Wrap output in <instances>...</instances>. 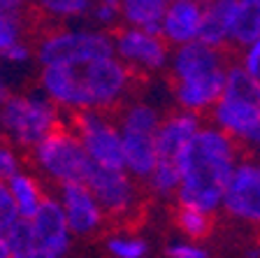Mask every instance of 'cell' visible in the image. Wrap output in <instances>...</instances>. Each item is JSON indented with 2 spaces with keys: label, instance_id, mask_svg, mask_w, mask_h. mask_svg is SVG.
<instances>
[{
  "label": "cell",
  "instance_id": "obj_1",
  "mask_svg": "<svg viewBox=\"0 0 260 258\" xmlns=\"http://www.w3.org/2000/svg\"><path fill=\"white\" fill-rule=\"evenodd\" d=\"M174 161L181 172V184L174 195L177 203L216 214L223 205L225 184L239 161L237 142L214 124L200 126Z\"/></svg>",
  "mask_w": 260,
  "mask_h": 258
},
{
  "label": "cell",
  "instance_id": "obj_2",
  "mask_svg": "<svg viewBox=\"0 0 260 258\" xmlns=\"http://www.w3.org/2000/svg\"><path fill=\"white\" fill-rule=\"evenodd\" d=\"M209 114L211 124L237 145H249L260 126V79L242 65L228 68L223 91L209 107Z\"/></svg>",
  "mask_w": 260,
  "mask_h": 258
},
{
  "label": "cell",
  "instance_id": "obj_3",
  "mask_svg": "<svg viewBox=\"0 0 260 258\" xmlns=\"http://www.w3.org/2000/svg\"><path fill=\"white\" fill-rule=\"evenodd\" d=\"M60 126V109L42 91L10 93L0 105L3 140L16 149H30Z\"/></svg>",
  "mask_w": 260,
  "mask_h": 258
},
{
  "label": "cell",
  "instance_id": "obj_4",
  "mask_svg": "<svg viewBox=\"0 0 260 258\" xmlns=\"http://www.w3.org/2000/svg\"><path fill=\"white\" fill-rule=\"evenodd\" d=\"M30 161L42 177L58 186L72 182H86L93 167L77 133L60 128V126L44 135L38 145L30 147Z\"/></svg>",
  "mask_w": 260,
  "mask_h": 258
},
{
  "label": "cell",
  "instance_id": "obj_5",
  "mask_svg": "<svg viewBox=\"0 0 260 258\" xmlns=\"http://www.w3.org/2000/svg\"><path fill=\"white\" fill-rule=\"evenodd\" d=\"M107 54H114V40L103 28H58L47 33L35 47L40 65L84 68Z\"/></svg>",
  "mask_w": 260,
  "mask_h": 258
},
{
  "label": "cell",
  "instance_id": "obj_6",
  "mask_svg": "<svg viewBox=\"0 0 260 258\" xmlns=\"http://www.w3.org/2000/svg\"><path fill=\"white\" fill-rule=\"evenodd\" d=\"M86 107L112 109L128 98L133 89V70L116 54H107L79 68Z\"/></svg>",
  "mask_w": 260,
  "mask_h": 258
},
{
  "label": "cell",
  "instance_id": "obj_7",
  "mask_svg": "<svg viewBox=\"0 0 260 258\" xmlns=\"http://www.w3.org/2000/svg\"><path fill=\"white\" fill-rule=\"evenodd\" d=\"M75 133L93 165L123 167L121 128L105 114V109H79L75 119Z\"/></svg>",
  "mask_w": 260,
  "mask_h": 258
},
{
  "label": "cell",
  "instance_id": "obj_8",
  "mask_svg": "<svg viewBox=\"0 0 260 258\" xmlns=\"http://www.w3.org/2000/svg\"><path fill=\"white\" fill-rule=\"evenodd\" d=\"M114 54L128 65L133 75H156L170 63V44L158 31L123 26L114 35Z\"/></svg>",
  "mask_w": 260,
  "mask_h": 258
},
{
  "label": "cell",
  "instance_id": "obj_9",
  "mask_svg": "<svg viewBox=\"0 0 260 258\" xmlns=\"http://www.w3.org/2000/svg\"><path fill=\"white\" fill-rule=\"evenodd\" d=\"M88 188L98 198L105 214L112 219H128L140 207V188L137 179L123 167H100L93 165L86 177Z\"/></svg>",
  "mask_w": 260,
  "mask_h": 258
},
{
  "label": "cell",
  "instance_id": "obj_10",
  "mask_svg": "<svg viewBox=\"0 0 260 258\" xmlns=\"http://www.w3.org/2000/svg\"><path fill=\"white\" fill-rule=\"evenodd\" d=\"M221 210L237 221L260 226V161H237L225 184Z\"/></svg>",
  "mask_w": 260,
  "mask_h": 258
},
{
  "label": "cell",
  "instance_id": "obj_11",
  "mask_svg": "<svg viewBox=\"0 0 260 258\" xmlns=\"http://www.w3.org/2000/svg\"><path fill=\"white\" fill-rule=\"evenodd\" d=\"M35 258H63L72 251V235L58 198H44L35 214L30 216Z\"/></svg>",
  "mask_w": 260,
  "mask_h": 258
},
{
  "label": "cell",
  "instance_id": "obj_12",
  "mask_svg": "<svg viewBox=\"0 0 260 258\" xmlns=\"http://www.w3.org/2000/svg\"><path fill=\"white\" fill-rule=\"evenodd\" d=\"M58 203L63 207L65 221H68L75 237H93L95 233L103 231L107 214L86 182L63 184L58 193Z\"/></svg>",
  "mask_w": 260,
  "mask_h": 258
},
{
  "label": "cell",
  "instance_id": "obj_13",
  "mask_svg": "<svg viewBox=\"0 0 260 258\" xmlns=\"http://www.w3.org/2000/svg\"><path fill=\"white\" fill-rule=\"evenodd\" d=\"M40 91L58 109H70V112L86 109L79 68H72V65H42V70H40Z\"/></svg>",
  "mask_w": 260,
  "mask_h": 258
},
{
  "label": "cell",
  "instance_id": "obj_14",
  "mask_svg": "<svg viewBox=\"0 0 260 258\" xmlns=\"http://www.w3.org/2000/svg\"><path fill=\"white\" fill-rule=\"evenodd\" d=\"M225 72L228 68H216L205 75L186 77V79H174L172 96L181 109H190V112H209V107L216 102L221 96L223 84H225Z\"/></svg>",
  "mask_w": 260,
  "mask_h": 258
},
{
  "label": "cell",
  "instance_id": "obj_15",
  "mask_svg": "<svg viewBox=\"0 0 260 258\" xmlns=\"http://www.w3.org/2000/svg\"><path fill=\"white\" fill-rule=\"evenodd\" d=\"M168 68L174 79H186V77L205 75L216 68H225V59L218 47H211L202 40H193V42L172 47Z\"/></svg>",
  "mask_w": 260,
  "mask_h": 258
},
{
  "label": "cell",
  "instance_id": "obj_16",
  "mask_svg": "<svg viewBox=\"0 0 260 258\" xmlns=\"http://www.w3.org/2000/svg\"><path fill=\"white\" fill-rule=\"evenodd\" d=\"M200 28H202L200 3L177 0V3H168L165 14L160 19V26H158V33L170 47H179V44L200 40Z\"/></svg>",
  "mask_w": 260,
  "mask_h": 258
},
{
  "label": "cell",
  "instance_id": "obj_17",
  "mask_svg": "<svg viewBox=\"0 0 260 258\" xmlns=\"http://www.w3.org/2000/svg\"><path fill=\"white\" fill-rule=\"evenodd\" d=\"M200 126V114L190 112V109L179 107L177 112H170L168 117H162L156 130V147L160 158H177L179 151L195 137Z\"/></svg>",
  "mask_w": 260,
  "mask_h": 258
},
{
  "label": "cell",
  "instance_id": "obj_18",
  "mask_svg": "<svg viewBox=\"0 0 260 258\" xmlns=\"http://www.w3.org/2000/svg\"><path fill=\"white\" fill-rule=\"evenodd\" d=\"M121 147H123V170L144 182L160 158L156 147V133L121 130Z\"/></svg>",
  "mask_w": 260,
  "mask_h": 258
},
{
  "label": "cell",
  "instance_id": "obj_19",
  "mask_svg": "<svg viewBox=\"0 0 260 258\" xmlns=\"http://www.w3.org/2000/svg\"><path fill=\"white\" fill-rule=\"evenodd\" d=\"M233 10H235V0H207V3H202V28H200L202 42L218 49L230 44Z\"/></svg>",
  "mask_w": 260,
  "mask_h": 258
},
{
  "label": "cell",
  "instance_id": "obj_20",
  "mask_svg": "<svg viewBox=\"0 0 260 258\" xmlns=\"http://www.w3.org/2000/svg\"><path fill=\"white\" fill-rule=\"evenodd\" d=\"M7 188H10L12 200H14V205H16V212H19V216H23V219H30V216L35 214V210L42 205V200L47 198L40 179L35 177L32 172L23 170V167H19V170L7 179Z\"/></svg>",
  "mask_w": 260,
  "mask_h": 258
},
{
  "label": "cell",
  "instance_id": "obj_21",
  "mask_svg": "<svg viewBox=\"0 0 260 258\" xmlns=\"http://www.w3.org/2000/svg\"><path fill=\"white\" fill-rule=\"evenodd\" d=\"M255 38H260V0H235L230 44L244 49Z\"/></svg>",
  "mask_w": 260,
  "mask_h": 258
},
{
  "label": "cell",
  "instance_id": "obj_22",
  "mask_svg": "<svg viewBox=\"0 0 260 258\" xmlns=\"http://www.w3.org/2000/svg\"><path fill=\"white\" fill-rule=\"evenodd\" d=\"M168 0H119V16L125 26L158 31Z\"/></svg>",
  "mask_w": 260,
  "mask_h": 258
},
{
  "label": "cell",
  "instance_id": "obj_23",
  "mask_svg": "<svg viewBox=\"0 0 260 258\" xmlns=\"http://www.w3.org/2000/svg\"><path fill=\"white\" fill-rule=\"evenodd\" d=\"M146 191L158 200H170L177 195L181 184V172L177 167L174 158H158L153 170L146 175Z\"/></svg>",
  "mask_w": 260,
  "mask_h": 258
},
{
  "label": "cell",
  "instance_id": "obj_24",
  "mask_svg": "<svg viewBox=\"0 0 260 258\" xmlns=\"http://www.w3.org/2000/svg\"><path fill=\"white\" fill-rule=\"evenodd\" d=\"M10 258H35V240H32L30 221L19 216L3 231Z\"/></svg>",
  "mask_w": 260,
  "mask_h": 258
},
{
  "label": "cell",
  "instance_id": "obj_25",
  "mask_svg": "<svg viewBox=\"0 0 260 258\" xmlns=\"http://www.w3.org/2000/svg\"><path fill=\"white\" fill-rule=\"evenodd\" d=\"M35 5L54 21H75L91 12L93 0H35Z\"/></svg>",
  "mask_w": 260,
  "mask_h": 258
},
{
  "label": "cell",
  "instance_id": "obj_26",
  "mask_svg": "<svg viewBox=\"0 0 260 258\" xmlns=\"http://www.w3.org/2000/svg\"><path fill=\"white\" fill-rule=\"evenodd\" d=\"M105 249L114 258H144L149 253V242L135 233H114L105 240Z\"/></svg>",
  "mask_w": 260,
  "mask_h": 258
},
{
  "label": "cell",
  "instance_id": "obj_27",
  "mask_svg": "<svg viewBox=\"0 0 260 258\" xmlns=\"http://www.w3.org/2000/svg\"><path fill=\"white\" fill-rule=\"evenodd\" d=\"M177 226L188 240H202L211 233V214L195 207H181L177 212Z\"/></svg>",
  "mask_w": 260,
  "mask_h": 258
},
{
  "label": "cell",
  "instance_id": "obj_28",
  "mask_svg": "<svg viewBox=\"0 0 260 258\" xmlns=\"http://www.w3.org/2000/svg\"><path fill=\"white\" fill-rule=\"evenodd\" d=\"M0 61H3V65H7V68L21 70V68H28V65L35 61V51H32L30 44L23 42V38H21L0 51Z\"/></svg>",
  "mask_w": 260,
  "mask_h": 258
},
{
  "label": "cell",
  "instance_id": "obj_29",
  "mask_svg": "<svg viewBox=\"0 0 260 258\" xmlns=\"http://www.w3.org/2000/svg\"><path fill=\"white\" fill-rule=\"evenodd\" d=\"M88 14L93 16L98 28H112L121 21L119 16V3H109V0H93V7Z\"/></svg>",
  "mask_w": 260,
  "mask_h": 258
},
{
  "label": "cell",
  "instance_id": "obj_30",
  "mask_svg": "<svg viewBox=\"0 0 260 258\" xmlns=\"http://www.w3.org/2000/svg\"><path fill=\"white\" fill-rule=\"evenodd\" d=\"M23 38V21L16 14H3L0 12V51L7 49L12 42Z\"/></svg>",
  "mask_w": 260,
  "mask_h": 258
},
{
  "label": "cell",
  "instance_id": "obj_31",
  "mask_svg": "<svg viewBox=\"0 0 260 258\" xmlns=\"http://www.w3.org/2000/svg\"><path fill=\"white\" fill-rule=\"evenodd\" d=\"M165 253L170 258H207V249L198 244V240H188V237L170 242Z\"/></svg>",
  "mask_w": 260,
  "mask_h": 258
},
{
  "label": "cell",
  "instance_id": "obj_32",
  "mask_svg": "<svg viewBox=\"0 0 260 258\" xmlns=\"http://www.w3.org/2000/svg\"><path fill=\"white\" fill-rule=\"evenodd\" d=\"M19 167H21V158L16 154V147L0 142V182H7Z\"/></svg>",
  "mask_w": 260,
  "mask_h": 258
},
{
  "label": "cell",
  "instance_id": "obj_33",
  "mask_svg": "<svg viewBox=\"0 0 260 258\" xmlns=\"http://www.w3.org/2000/svg\"><path fill=\"white\" fill-rule=\"evenodd\" d=\"M16 219H19V212H16V205L12 200L10 188H7V182H0V228L5 231Z\"/></svg>",
  "mask_w": 260,
  "mask_h": 258
},
{
  "label": "cell",
  "instance_id": "obj_34",
  "mask_svg": "<svg viewBox=\"0 0 260 258\" xmlns=\"http://www.w3.org/2000/svg\"><path fill=\"white\" fill-rule=\"evenodd\" d=\"M242 68L255 75L260 79V38H255L251 44L244 47V56H242Z\"/></svg>",
  "mask_w": 260,
  "mask_h": 258
},
{
  "label": "cell",
  "instance_id": "obj_35",
  "mask_svg": "<svg viewBox=\"0 0 260 258\" xmlns=\"http://www.w3.org/2000/svg\"><path fill=\"white\" fill-rule=\"evenodd\" d=\"M26 5H28V0H0V12H3V14L21 16V12Z\"/></svg>",
  "mask_w": 260,
  "mask_h": 258
},
{
  "label": "cell",
  "instance_id": "obj_36",
  "mask_svg": "<svg viewBox=\"0 0 260 258\" xmlns=\"http://www.w3.org/2000/svg\"><path fill=\"white\" fill-rule=\"evenodd\" d=\"M12 93V89H10V79H7V75H5V70H3V63H0V105H3V100H5L7 96Z\"/></svg>",
  "mask_w": 260,
  "mask_h": 258
},
{
  "label": "cell",
  "instance_id": "obj_37",
  "mask_svg": "<svg viewBox=\"0 0 260 258\" xmlns=\"http://www.w3.org/2000/svg\"><path fill=\"white\" fill-rule=\"evenodd\" d=\"M249 145L253 147V149H255V154H258V156H260V126H258V130H255V135H253V137H251V142H249Z\"/></svg>",
  "mask_w": 260,
  "mask_h": 258
},
{
  "label": "cell",
  "instance_id": "obj_38",
  "mask_svg": "<svg viewBox=\"0 0 260 258\" xmlns=\"http://www.w3.org/2000/svg\"><path fill=\"white\" fill-rule=\"evenodd\" d=\"M0 258H10V256H7V244H5V235H3V228H0Z\"/></svg>",
  "mask_w": 260,
  "mask_h": 258
},
{
  "label": "cell",
  "instance_id": "obj_39",
  "mask_svg": "<svg viewBox=\"0 0 260 258\" xmlns=\"http://www.w3.org/2000/svg\"><path fill=\"white\" fill-rule=\"evenodd\" d=\"M168 3H177V0H168ZM184 3H200L202 5V3H207V0H184Z\"/></svg>",
  "mask_w": 260,
  "mask_h": 258
},
{
  "label": "cell",
  "instance_id": "obj_40",
  "mask_svg": "<svg viewBox=\"0 0 260 258\" xmlns=\"http://www.w3.org/2000/svg\"><path fill=\"white\" fill-rule=\"evenodd\" d=\"M0 142H3V130H0Z\"/></svg>",
  "mask_w": 260,
  "mask_h": 258
},
{
  "label": "cell",
  "instance_id": "obj_41",
  "mask_svg": "<svg viewBox=\"0 0 260 258\" xmlns=\"http://www.w3.org/2000/svg\"><path fill=\"white\" fill-rule=\"evenodd\" d=\"M109 3H119V0H109Z\"/></svg>",
  "mask_w": 260,
  "mask_h": 258
}]
</instances>
